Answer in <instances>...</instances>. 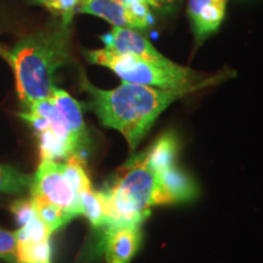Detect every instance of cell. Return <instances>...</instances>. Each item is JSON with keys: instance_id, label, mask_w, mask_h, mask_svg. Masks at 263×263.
Here are the masks:
<instances>
[{"instance_id": "12", "label": "cell", "mask_w": 263, "mask_h": 263, "mask_svg": "<svg viewBox=\"0 0 263 263\" xmlns=\"http://www.w3.org/2000/svg\"><path fill=\"white\" fill-rule=\"evenodd\" d=\"M16 263H52L51 244L48 236L15 235Z\"/></svg>"}, {"instance_id": "21", "label": "cell", "mask_w": 263, "mask_h": 263, "mask_svg": "<svg viewBox=\"0 0 263 263\" xmlns=\"http://www.w3.org/2000/svg\"><path fill=\"white\" fill-rule=\"evenodd\" d=\"M37 2H39V3H41V4H43V5H45L48 2H50V0H37ZM87 2H89V0H84V4H85V3H87Z\"/></svg>"}, {"instance_id": "3", "label": "cell", "mask_w": 263, "mask_h": 263, "mask_svg": "<svg viewBox=\"0 0 263 263\" xmlns=\"http://www.w3.org/2000/svg\"><path fill=\"white\" fill-rule=\"evenodd\" d=\"M71 22L58 24L20 39L6 58L15 72L16 90L27 111L34 101L52 97L55 73L71 60Z\"/></svg>"}, {"instance_id": "14", "label": "cell", "mask_w": 263, "mask_h": 263, "mask_svg": "<svg viewBox=\"0 0 263 263\" xmlns=\"http://www.w3.org/2000/svg\"><path fill=\"white\" fill-rule=\"evenodd\" d=\"M31 199L38 217L52 233L57 232L73 218L68 212L64 211L60 207L52 205L50 202L45 201V200L39 199V197H31Z\"/></svg>"}, {"instance_id": "16", "label": "cell", "mask_w": 263, "mask_h": 263, "mask_svg": "<svg viewBox=\"0 0 263 263\" xmlns=\"http://www.w3.org/2000/svg\"><path fill=\"white\" fill-rule=\"evenodd\" d=\"M64 171L66 177L73 185L78 195H81L85 190L91 188L90 179L87 172H85L84 161L81 155L73 154V155L68 156L64 162Z\"/></svg>"}, {"instance_id": "11", "label": "cell", "mask_w": 263, "mask_h": 263, "mask_svg": "<svg viewBox=\"0 0 263 263\" xmlns=\"http://www.w3.org/2000/svg\"><path fill=\"white\" fill-rule=\"evenodd\" d=\"M25 112H31L45 118L49 124H50V129L54 132L58 139L67 147L71 155L76 154L70 132H68V128L66 126L64 117H62V115L60 114V111H59V108L51 98L34 101V103L29 105L27 111H25Z\"/></svg>"}, {"instance_id": "2", "label": "cell", "mask_w": 263, "mask_h": 263, "mask_svg": "<svg viewBox=\"0 0 263 263\" xmlns=\"http://www.w3.org/2000/svg\"><path fill=\"white\" fill-rule=\"evenodd\" d=\"M224 74L206 77L193 87L166 89L149 85L126 83L111 90L98 89L85 78L83 89L91 99L89 106L105 127L114 128L126 138L130 150H134L155 123L157 117L178 99L202 88L213 85L226 78Z\"/></svg>"}, {"instance_id": "9", "label": "cell", "mask_w": 263, "mask_h": 263, "mask_svg": "<svg viewBox=\"0 0 263 263\" xmlns=\"http://www.w3.org/2000/svg\"><path fill=\"white\" fill-rule=\"evenodd\" d=\"M227 0H189L188 12L197 39L215 32L226 14Z\"/></svg>"}, {"instance_id": "6", "label": "cell", "mask_w": 263, "mask_h": 263, "mask_svg": "<svg viewBox=\"0 0 263 263\" xmlns=\"http://www.w3.org/2000/svg\"><path fill=\"white\" fill-rule=\"evenodd\" d=\"M105 48L121 54H129L141 60L157 65H168L172 61L161 55L153 44L130 28L114 27L112 32L101 37Z\"/></svg>"}, {"instance_id": "20", "label": "cell", "mask_w": 263, "mask_h": 263, "mask_svg": "<svg viewBox=\"0 0 263 263\" xmlns=\"http://www.w3.org/2000/svg\"><path fill=\"white\" fill-rule=\"evenodd\" d=\"M149 3V5L155 6V8H161V6H164L170 3H172L173 0H146Z\"/></svg>"}, {"instance_id": "22", "label": "cell", "mask_w": 263, "mask_h": 263, "mask_svg": "<svg viewBox=\"0 0 263 263\" xmlns=\"http://www.w3.org/2000/svg\"><path fill=\"white\" fill-rule=\"evenodd\" d=\"M6 54H8V51H6V50H5V49L0 48V55H2V57H4V58H6Z\"/></svg>"}, {"instance_id": "8", "label": "cell", "mask_w": 263, "mask_h": 263, "mask_svg": "<svg viewBox=\"0 0 263 263\" xmlns=\"http://www.w3.org/2000/svg\"><path fill=\"white\" fill-rule=\"evenodd\" d=\"M51 99L64 117L66 126L70 132L74 153L77 155H81V151L83 150L88 140L81 103L72 98L67 91L58 89V88H55L52 91Z\"/></svg>"}, {"instance_id": "5", "label": "cell", "mask_w": 263, "mask_h": 263, "mask_svg": "<svg viewBox=\"0 0 263 263\" xmlns=\"http://www.w3.org/2000/svg\"><path fill=\"white\" fill-rule=\"evenodd\" d=\"M32 197H39L60 207L73 217L82 216L80 195L66 177L64 163L54 160H42L32 178Z\"/></svg>"}, {"instance_id": "18", "label": "cell", "mask_w": 263, "mask_h": 263, "mask_svg": "<svg viewBox=\"0 0 263 263\" xmlns=\"http://www.w3.org/2000/svg\"><path fill=\"white\" fill-rule=\"evenodd\" d=\"M10 210H11L12 215L15 216L16 222L18 223L20 227L28 223L34 217H37V212H35L32 199L17 200V201L12 203Z\"/></svg>"}, {"instance_id": "13", "label": "cell", "mask_w": 263, "mask_h": 263, "mask_svg": "<svg viewBox=\"0 0 263 263\" xmlns=\"http://www.w3.org/2000/svg\"><path fill=\"white\" fill-rule=\"evenodd\" d=\"M82 216L87 217L94 228H105L107 224L105 202L101 192H95L93 188L85 190L80 195Z\"/></svg>"}, {"instance_id": "19", "label": "cell", "mask_w": 263, "mask_h": 263, "mask_svg": "<svg viewBox=\"0 0 263 263\" xmlns=\"http://www.w3.org/2000/svg\"><path fill=\"white\" fill-rule=\"evenodd\" d=\"M16 245L15 233L0 229V258L9 263H16Z\"/></svg>"}, {"instance_id": "17", "label": "cell", "mask_w": 263, "mask_h": 263, "mask_svg": "<svg viewBox=\"0 0 263 263\" xmlns=\"http://www.w3.org/2000/svg\"><path fill=\"white\" fill-rule=\"evenodd\" d=\"M38 143L42 160L57 161L59 159H67L71 155L67 147L58 139L50 128L38 132Z\"/></svg>"}, {"instance_id": "1", "label": "cell", "mask_w": 263, "mask_h": 263, "mask_svg": "<svg viewBox=\"0 0 263 263\" xmlns=\"http://www.w3.org/2000/svg\"><path fill=\"white\" fill-rule=\"evenodd\" d=\"M101 194L108 227L143 223L153 206L188 201L196 195V188L176 162L155 163L144 150L117 171Z\"/></svg>"}, {"instance_id": "4", "label": "cell", "mask_w": 263, "mask_h": 263, "mask_svg": "<svg viewBox=\"0 0 263 263\" xmlns=\"http://www.w3.org/2000/svg\"><path fill=\"white\" fill-rule=\"evenodd\" d=\"M84 55L91 64L112 70L126 83L177 89L193 87L206 78L201 80L200 73L174 62L168 65L151 64L134 55L121 54L106 48L84 51Z\"/></svg>"}, {"instance_id": "7", "label": "cell", "mask_w": 263, "mask_h": 263, "mask_svg": "<svg viewBox=\"0 0 263 263\" xmlns=\"http://www.w3.org/2000/svg\"><path fill=\"white\" fill-rule=\"evenodd\" d=\"M141 223L112 224L105 228L106 263H129L140 245Z\"/></svg>"}, {"instance_id": "10", "label": "cell", "mask_w": 263, "mask_h": 263, "mask_svg": "<svg viewBox=\"0 0 263 263\" xmlns=\"http://www.w3.org/2000/svg\"><path fill=\"white\" fill-rule=\"evenodd\" d=\"M77 12L98 16L112 24L114 27L140 28V25L121 0H89Z\"/></svg>"}, {"instance_id": "15", "label": "cell", "mask_w": 263, "mask_h": 263, "mask_svg": "<svg viewBox=\"0 0 263 263\" xmlns=\"http://www.w3.org/2000/svg\"><path fill=\"white\" fill-rule=\"evenodd\" d=\"M33 177L8 164H0V193L21 194L29 190Z\"/></svg>"}]
</instances>
